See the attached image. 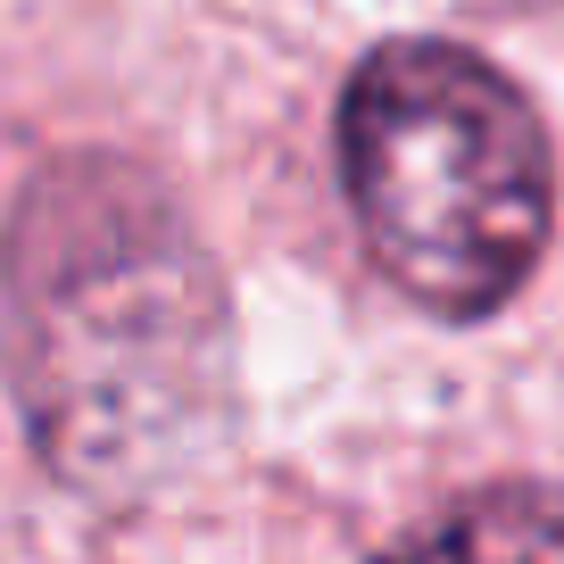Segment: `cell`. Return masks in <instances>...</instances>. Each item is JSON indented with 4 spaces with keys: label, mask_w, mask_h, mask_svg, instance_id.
Listing matches in <instances>:
<instances>
[{
    "label": "cell",
    "mask_w": 564,
    "mask_h": 564,
    "mask_svg": "<svg viewBox=\"0 0 564 564\" xmlns=\"http://www.w3.org/2000/svg\"><path fill=\"white\" fill-rule=\"evenodd\" d=\"M9 390L67 490L133 507L183 481L232 415V307L199 225L150 166L67 150L0 241Z\"/></svg>",
    "instance_id": "1"
},
{
    "label": "cell",
    "mask_w": 564,
    "mask_h": 564,
    "mask_svg": "<svg viewBox=\"0 0 564 564\" xmlns=\"http://www.w3.org/2000/svg\"><path fill=\"white\" fill-rule=\"evenodd\" d=\"M340 192L406 300L481 324L547 258L556 150L507 67L441 34H399L340 91Z\"/></svg>",
    "instance_id": "2"
},
{
    "label": "cell",
    "mask_w": 564,
    "mask_h": 564,
    "mask_svg": "<svg viewBox=\"0 0 564 564\" xmlns=\"http://www.w3.org/2000/svg\"><path fill=\"white\" fill-rule=\"evenodd\" d=\"M373 564H564V481H490L406 523Z\"/></svg>",
    "instance_id": "3"
}]
</instances>
